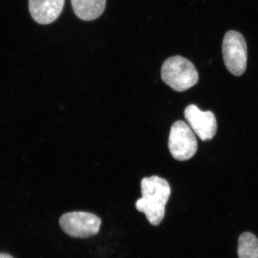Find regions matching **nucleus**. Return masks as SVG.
I'll list each match as a JSON object with an SVG mask.
<instances>
[{"instance_id":"39448f33","label":"nucleus","mask_w":258,"mask_h":258,"mask_svg":"<svg viewBox=\"0 0 258 258\" xmlns=\"http://www.w3.org/2000/svg\"><path fill=\"white\" fill-rule=\"evenodd\" d=\"M59 222L64 233L76 238H86L96 235L101 225L100 217L87 212L64 214Z\"/></svg>"},{"instance_id":"6e6552de","label":"nucleus","mask_w":258,"mask_h":258,"mask_svg":"<svg viewBox=\"0 0 258 258\" xmlns=\"http://www.w3.org/2000/svg\"><path fill=\"white\" fill-rule=\"evenodd\" d=\"M75 14L84 21L101 17L106 8V0H71Z\"/></svg>"},{"instance_id":"20e7f679","label":"nucleus","mask_w":258,"mask_h":258,"mask_svg":"<svg viewBox=\"0 0 258 258\" xmlns=\"http://www.w3.org/2000/svg\"><path fill=\"white\" fill-rule=\"evenodd\" d=\"M168 146L171 155L178 161L191 159L198 151L195 134L182 120H177L171 126Z\"/></svg>"},{"instance_id":"f257e3e1","label":"nucleus","mask_w":258,"mask_h":258,"mask_svg":"<svg viewBox=\"0 0 258 258\" xmlns=\"http://www.w3.org/2000/svg\"><path fill=\"white\" fill-rule=\"evenodd\" d=\"M142 198L136 203V208L143 212L151 225L157 226L165 216V207L171 195L168 181L158 176L145 177L141 183Z\"/></svg>"},{"instance_id":"f03ea898","label":"nucleus","mask_w":258,"mask_h":258,"mask_svg":"<svg viewBox=\"0 0 258 258\" xmlns=\"http://www.w3.org/2000/svg\"><path fill=\"white\" fill-rule=\"evenodd\" d=\"M161 79L174 91L183 92L198 83L199 74L192 62L180 55L164 61L161 67Z\"/></svg>"},{"instance_id":"1a4fd4ad","label":"nucleus","mask_w":258,"mask_h":258,"mask_svg":"<svg viewBox=\"0 0 258 258\" xmlns=\"http://www.w3.org/2000/svg\"><path fill=\"white\" fill-rule=\"evenodd\" d=\"M239 258H258V238L251 232H244L238 240Z\"/></svg>"},{"instance_id":"9d476101","label":"nucleus","mask_w":258,"mask_h":258,"mask_svg":"<svg viewBox=\"0 0 258 258\" xmlns=\"http://www.w3.org/2000/svg\"><path fill=\"white\" fill-rule=\"evenodd\" d=\"M0 258H14L12 257L9 254L7 253H0Z\"/></svg>"},{"instance_id":"7ed1b4c3","label":"nucleus","mask_w":258,"mask_h":258,"mask_svg":"<svg viewBox=\"0 0 258 258\" xmlns=\"http://www.w3.org/2000/svg\"><path fill=\"white\" fill-rule=\"evenodd\" d=\"M224 63L230 74L241 76L245 72L247 62V47L240 32L229 30L222 41Z\"/></svg>"},{"instance_id":"0eeeda50","label":"nucleus","mask_w":258,"mask_h":258,"mask_svg":"<svg viewBox=\"0 0 258 258\" xmlns=\"http://www.w3.org/2000/svg\"><path fill=\"white\" fill-rule=\"evenodd\" d=\"M64 0H29L32 19L40 25L55 22L63 10Z\"/></svg>"},{"instance_id":"423d86ee","label":"nucleus","mask_w":258,"mask_h":258,"mask_svg":"<svg viewBox=\"0 0 258 258\" xmlns=\"http://www.w3.org/2000/svg\"><path fill=\"white\" fill-rule=\"evenodd\" d=\"M184 117L190 128L203 142L212 140L216 135V117L212 111H203L196 105H189L185 108Z\"/></svg>"}]
</instances>
